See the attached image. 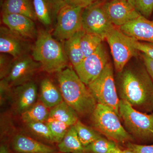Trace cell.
Wrapping results in <instances>:
<instances>
[{"label": "cell", "instance_id": "obj_1", "mask_svg": "<svg viewBox=\"0 0 153 153\" xmlns=\"http://www.w3.org/2000/svg\"><path fill=\"white\" fill-rule=\"evenodd\" d=\"M119 94L135 109L145 113L153 111V82L146 68L127 69L121 72Z\"/></svg>", "mask_w": 153, "mask_h": 153}, {"label": "cell", "instance_id": "obj_2", "mask_svg": "<svg viewBox=\"0 0 153 153\" xmlns=\"http://www.w3.org/2000/svg\"><path fill=\"white\" fill-rule=\"evenodd\" d=\"M59 89L63 100L76 111L78 115L91 114L97 102L76 71L67 67L57 73Z\"/></svg>", "mask_w": 153, "mask_h": 153}, {"label": "cell", "instance_id": "obj_3", "mask_svg": "<svg viewBox=\"0 0 153 153\" xmlns=\"http://www.w3.org/2000/svg\"><path fill=\"white\" fill-rule=\"evenodd\" d=\"M32 48V56L48 73H58L68 67V57L64 46L47 30L38 31Z\"/></svg>", "mask_w": 153, "mask_h": 153}, {"label": "cell", "instance_id": "obj_4", "mask_svg": "<svg viewBox=\"0 0 153 153\" xmlns=\"http://www.w3.org/2000/svg\"><path fill=\"white\" fill-rule=\"evenodd\" d=\"M119 116L108 107L97 103L91 114L96 130L115 143H129L133 138L122 125Z\"/></svg>", "mask_w": 153, "mask_h": 153}, {"label": "cell", "instance_id": "obj_5", "mask_svg": "<svg viewBox=\"0 0 153 153\" xmlns=\"http://www.w3.org/2000/svg\"><path fill=\"white\" fill-rule=\"evenodd\" d=\"M119 115L132 136L143 140H153V113L138 111L128 102L120 100Z\"/></svg>", "mask_w": 153, "mask_h": 153}, {"label": "cell", "instance_id": "obj_6", "mask_svg": "<svg viewBox=\"0 0 153 153\" xmlns=\"http://www.w3.org/2000/svg\"><path fill=\"white\" fill-rule=\"evenodd\" d=\"M87 86L97 103L108 107L120 117V100L118 96L111 63L108 62L101 74Z\"/></svg>", "mask_w": 153, "mask_h": 153}, {"label": "cell", "instance_id": "obj_7", "mask_svg": "<svg viewBox=\"0 0 153 153\" xmlns=\"http://www.w3.org/2000/svg\"><path fill=\"white\" fill-rule=\"evenodd\" d=\"M40 69L41 64L29 54L13 58L5 75L1 80V88L9 90L32 81Z\"/></svg>", "mask_w": 153, "mask_h": 153}, {"label": "cell", "instance_id": "obj_8", "mask_svg": "<svg viewBox=\"0 0 153 153\" xmlns=\"http://www.w3.org/2000/svg\"><path fill=\"white\" fill-rule=\"evenodd\" d=\"M104 0H97L83 9L81 20L85 33L100 36L103 41L115 26L108 17L103 4Z\"/></svg>", "mask_w": 153, "mask_h": 153}, {"label": "cell", "instance_id": "obj_9", "mask_svg": "<svg viewBox=\"0 0 153 153\" xmlns=\"http://www.w3.org/2000/svg\"><path fill=\"white\" fill-rule=\"evenodd\" d=\"M83 9L65 4L57 16L52 36L65 41L82 30L81 16Z\"/></svg>", "mask_w": 153, "mask_h": 153}, {"label": "cell", "instance_id": "obj_10", "mask_svg": "<svg viewBox=\"0 0 153 153\" xmlns=\"http://www.w3.org/2000/svg\"><path fill=\"white\" fill-rule=\"evenodd\" d=\"M109 45L116 71L121 73L126 64L132 57L136 56L137 50L126 40L119 29L114 27L105 38Z\"/></svg>", "mask_w": 153, "mask_h": 153}, {"label": "cell", "instance_id": "obj_11", "mask_svg": "<svg viewBox=\"0 0 153 153\" xmlns=\"http://www.w3.org/2000/svg\"><path fill=\"white\" fill-rule=\"evenodd\" d=\"M108 59L106 49L102 43L95 52L85 57L74 70L79 78L88 86L101 74L108 63Z\"/></svg>", "mask_w": 153, "mask_h": 153}, {"label": "cell", "instance_id": "obj_12", "mask_svg": "<svg viewBox=\"0 0 153 153\" xmlns=\"http://www.w3.org/2000/svg\"><path fill=\"white\" fill-rule=\"evenodd\" d=\"M30 40L14 33L6 26L0 28V52L17 58L29 54L33 46Z\"/></svg>", "mask_w": 153, "mask_h": 153}, {"label": "cell", "instance_id": "obj_13", "mask_svg": "<svg viewBox=\"0 0 153 153\" xmlns=\"http://www.w3.org/2000/svg\"><path fill=\"white\" fill-rule=\"evenodd\" d=\"M103 7L110 21L115 27H120L142 16L128 0H110Z\"/></svg>", "mask_w": 153, "mask_h": 153}, {"label": "cell", "instance_id": "obj_14", "mask_svg": "<svg viewBox=\"0 0 153 153\" xmlns=\"http://www.w3.org/2000/svg\"><path fill=\"white\" fill-rule=\"evenodd\" d=\"M2 21L11 31L29 40H35L38 36L35 21L24 15L2 14Z\"/></svg>", "mask_w": 153, "mask_h": 153}, {"label": "cell", "instance_id": "obj_15", "mask_svg": "<svg viewBox=\"0 0 153 153\" xmlns=\"http://www.w3.org/2000/svg\"><path fill=\"white\" fill-rule=\"evenodd\" d=\"M119 29L126 36L137 41L153 43V21L143 16L128 22Z\"/></svg>", "mask_w": 153, "mask_h": 153}, {"label": "cell", "instance_id": "obj_16", "mask_svg": "<svg viewBox=\"0 0 153 153\" xmlns=\"http://www.w3.org/2000/svg\"><path fill=\"white\" fill-rule=\"evenodd\" d=\"M13 88V95L14 109L17 113L21 114L36 103L37 85L32 80Z\"/></svg>", "mask_w": 153, "mask_h": 153}, {"label": "cell", "instance_id": "obj_17", "mask_svg": "<svg viewBox=\"0 0 153 153\" xmlns=\"http://www.w3.org/2000/svg\"><path fill=\"white\" fill-rule=\"evenodd\" d=\"M37 20L47 27L55 23L60 9L66 3L63 0H33Z\"/></svg>", "mask_w": 153, "mask_h": 153}, {"label": "cell", "instance_id": "obj_18", "mask_svg": "<svg viewBox=\"0 0 153 153\" xmlns=\"http://www.w3.org/2000/svg\"><path fill=\"white\" fill-rule=\"evenodd\" d=\"M12 146L18 153H55V150L52 147L22 134L15 136Z\"/></svg>", "mask_w": 153, "mask_h": 153}, {"label": "cell", "instance_id": "obj_19", "mask_svg": "<svg viewBox=\"0 0 153 153\" xmlns=\"http://www.w3.org/2000/svg\"><path fill=\"white\" fill-rule=\"evenodd\" d=\"M1 13L20 14L34 21L37 20L33 0H4L2 4Z\"/></svg>", "mask_w": 153, "mask_h": 153}, {"label": "cell", "instance_id": "obj_20", "mask_svg": "<svg viewBox=\"0 0 153 153\" xmlns=\"http://www.w3.org/2000/svg\"><path fill=\"white\" fill-rule=\"evenodd\" d=\"M39 100L51 109L62 102L63 100L60 89L55 86L51 79L46 78L40 84Z\"/></svg>", "mask_w": 153, "mask_h": 153}, {"label": "cell", "instance_id": "obj_21", "mask_svg": "<svg viewBox=\"0 0 153 153\" xmlns=\"http://www.w3.org/2000/svg\"><path fill=\"white\" fill-rule=\"evenodd\" d=\"M84 33L82 30L79 31L64 41L63 46L65 52L74 69L85 58L80 46V40Z\"/></svg>", "mask_w": 153, "mask_h": 153}, {"label": "cell", "instance_id": "obj_22", "mask_svg": "<svg viewBox=\"0 0 153 153\" xmlns=\"http://www.w3.org/2000/svg\"><path fill=\"white\" fill-rule=\"evenodd\" d=\"M78 115L76 111L63 100L50 109L49 118L61 122L71 127L77 122Z\"/></svg>", "mask_w": 153, "mask_h": 153}, {"label": "cell", "instance_id": "obj_23", "mask_svg": "<svg viewBox=\"0 0 153 153\" xmlns=\"http://www.w3.org/2000/svg\"><path fill=\"white\" fill-rule=\"evenodd\" d=\"M57 147L60 153H85V147L80 142L74 126L69 128Z\"/></svg>", "mask_w": 153, "mask_h": 153}, {"label": "cell", "instance_id": "obj_24", "mask_svg": "<svg viewBox=\"0 0 153 153\" xmlns=\"http://www.w3.org/2000/svg\"><path fill=\"white\" fill-rule=\"evenodd\" d=\"M50 109L39 100L21 114V118L26 124L40 122H46L49 117Z\"/></svg>", "mask_w": 153, "mask_h": 153}, {"label": "cell", "instance_id": "obj_25", "mask_svg": "<svg viewBox=\"0 0 153 153\" xmlns=\"http://www.w3.org/2000/svg\"><path fill=\"white\" fill-rule=\"evenodd\" d=\"M74 127L80 142L85 147L102 137L96 130L85 125L79 120Z\"/></svg>", "mask_w": 153, "mask_h": 153}, {"label": "cell", "instance_id": "obj_26", "mask_svg": "<svg viewBox=\"0 0 153 153\" xmlns=\"http://www.w3.org/2000/svg\"><path fill=\"white\" fill-rule=\"evenodd\" d=\"M103 41L100 36L84 32L80 40V46L84 57L95 52Z\"/></svg>", "mask_w": 153, "mask_h": 153}, {"label": "cell", "instance_id": "obj_27", "mask_svg": "<svg viewBox=\"0 0 153 153\" xmlns=\"http://www.w3.org/2000/svg\"><path fill=\"white\" fill-rule=\"evenodd\" d=\"M115 143L101 137L85 147V153H111L117 147Z\"/></svg>", "mask_w": 153, "mask_h": 153}, {"label": "cell", "instance_id": "obj_28", "mask_svg": "<svg viewBox=\"0 0 153 153\" xmlns=\"http://www.w3.org/2000/svg\"><path fill=\"white\" fill-rule=\"evenodd\" d=\"M46 123L52 134L53 142L58 143L63 140L70 127L63 123L50 118H48Z\"/></svg>", "mask_w": 153, "mask_h": 153}, {"label": "cell", "instance_id": "obj_29", "mask_svg": "<svg viewBox=\"0 0 153 153\" xmlns=\"http://www.w3.org/2000/svg\"><path fill=\"white\" fill-rule=\"evenodd\" d=\"M28 128L32 132L42 138L53 142L52 134L47 124L44 122H34L27 123Z\"/></svg>", "mask_w": 153, "mask_h": 153}, {"label": "cell", "instance_id": "obj_30", "mask_svg": "<svg viewBox=\"0 0 153 153\" xmlns=\"http://www.w3.org/2000/svg\"><path fill=\"white\" fill-rule=\"evenodd\" d=\"M141 15L147 19L153 12V0H128Z\"/></svg>", "mask_w": 153, "mask_h": 153}, {"label": "cell", "instance_id": "obj_31", "mask_svg": "<svg viewBox=\"0 0 153 153\" xmlns=\"http://www.w3.org/2000/svg\"><path fill=\"white\" fill-rule=\"evenodd\" d=\"M125 36L126 40L134 48H135L137 51L142 52V53L145 54L153 60V43L139 42L125 35Z\"/></svg>", "mask_w": 153, "mask_h": 153}, {"label": "cell", "instance_id": "obj_32", "mask_svg": "<svg viewBox=\"0 0 153 153\" xmlns=\"http://www.w3.org/2000/svg\"><path fill=\"white\" fill-rule=\"evenodd\" d=\"M127 147L136 153H153V144L143 145L128 143Z\"/></svg>", "mask_w": 153, "mask_h": 153}, {"label": "cell", "instance_id": "obj_33", "mask_svg": "<svg viewBox=\"0 0 153 153\" xmlns=\"http://www.w3.org/2000/svg\"><path fill=\"white\" fill-rule=\"evenodd\" d=\"M12 60H10L6 54L1 53L0 55V67H1V79L5 76Z\"/></svg>", "mask_w": 153, "mask_h": 153}, {"label": "cell", "instance_id": "obj_34", "mask_svg": "<svg viewBox=\"0 0 153 153\" xmlns=\"http://www.w3.org/2000/svg\"><path fill=\"white\" fill-rule=\"evenodd\" d=\"M67 4L84 8L97 0H63Z\"/></svg>", "mask_w": 153, "mask_h": 153}, {"label": "cell", "instance_id": "obj_35", "mask_svg": "<svg viewBox=\"0 0 153 153\" xmlns=\"http://www.w3.org/2000/svg\"><path fill=\"white\" fill-rule=\"evenodd\" d=\"M141 56L145 68L153 82V60L143 53L142 54Z\"/></svg>", "mask_w": 153, "mask_h": 153}, {"label": "cell", "instance_id": "obj_36", "mask_svg": "<svg viewBox=\"0 0 153 153\" xmlns=\"http://www.w3.org/2000/svg\"><path fill=\"white\" fill-rule=\"evenodd\" d=\"M111 153H136L131 149H126L122 150L120 149L119 147L116 148Z\"/></svg>", "mask_w": 153, "mask_h": 153}, {"label": "cell", "instance_id": "obj_37", "mask_svg": "<svg viewBox=\"0 0 153 153\" xmlns=\"http://www.w3.org/2000/svg\"><path fill=\"white\" fill-rule=\"evenodd\" d=\"M0 153H9L8 148L5 144H1L0 147Z\"/></svg>", "mask_w": 153, "mask_h": 153}, {"label": "cell", "instance_id": "obj_38", "mask_svg": "<svg viewBox=\"0 0 153 153\" xmlns=\"http://www.w3.org/2000/svg\"></svg>", "mask_w": 153, "mask_h": 153}, {"label": "cell", "instance_id": "obj_39", "mask_svg": "<svg viewBox=\"0 0 153 153\" xmlns=\"http://www.w3.org/2000/svg\"><path fill=\"white\" fill-rule=\"evenodd\" d=\"M104 1H105V0H104Z\"/></svg>", "mask_w": 153, "mask_h": 153}]
</instances>
